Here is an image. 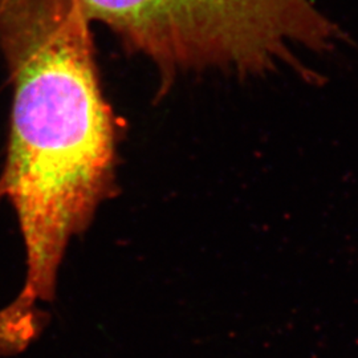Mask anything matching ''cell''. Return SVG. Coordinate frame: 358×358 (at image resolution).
Instances as JSON below:
<instances>
[{
    "mask_svg": "<svg viewBox=\"0 0 358 358\" xmlns=\"http://www.w3.org/2000/svg\"><path fill=\"white\" fill-rule=\"evenodd\" d=\"M90 23L153 65L161 92L183 75L260 77L331 52L343 34L310 0H78Z\"/></svg>",
    "mask_w": 358,
    "mask_h": 358,
    "instance_id": "cell-1",
    "label": "cell"
},
{
    "mask_svg": "<svg viewBox=\"0 0 358 358\" xmlns=\"http://www.w3.org/2000/svg\"><path fill=\"white\" fill-rule=\"evenodd\" d=\"M34 341L23 317L11 304L0 309V356L20 353Z\"/></svg>",
    "mask_w": 358,
    "mask_h": 358,
    "instance_id": "cell-2",
    "label": "cell"
}]
</instances>
